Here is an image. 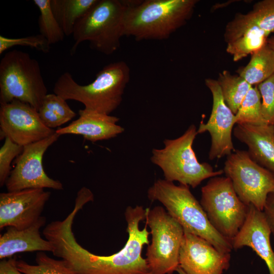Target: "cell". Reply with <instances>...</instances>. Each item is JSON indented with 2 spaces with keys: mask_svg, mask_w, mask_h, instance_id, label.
<instances>
[{
  "mask_svg": "<svg viewBox=\"0 0 274 274\" xmlns=\"http://www.w3.org/2000/svg\"><path fill=\"white\" fill-rule=\"evenodd\" d=\"M129 80V67L119 61L105 66L93 81L86 85L79 84L66 72L55 83L53 92L65 100L81 102L85 109L110 115L120 105Z\"/></svg>",
  "mask_w": 274,
  "mask_h": 274,
  "instance_id": "cell-3",
  "label": "cell"
},
{
  "mask_svg": "<svg viewBox=\"0 0 274 274\" xmlns=\"http://www.w3.org/2000/svg\"><path fill=\"white\" fill-rule=\"evenodd\" d=\"M79 211L75 207L64 220L50 222L44 229L43 234L51 244L55 256L65 261L76 274H149L142 251L150 242V232L146 225L140 228L145 219L146 209L141 206L127 207L124 213L127 241L118 252L107 256L94 254L77 242L73 224Z\"/></svg>",
  "mask_w": 274,
  "mask_h": 274,
  "instance_id": "cell-1",
  "label": "cell"
},
{
  "mask_svg": "<svg viewBox=\"0 0 274 274\" xmlns=\"http://www.w3.org/2000/svg\"><path fill=\"white\" fill-rule=\"evenodd\" d=\"M97 0H50L53 13L65 36L72 35L77 21Z\"/></svg>",
  "mask_w": 274,
  "mask_h": 274,
  "instance_id": "cell-21",
  "label": "cell"
},
{
  "mask_svg": "<svg viewBox=\"0 0 274 274\" xmlns=\"http://www.w3.org/2000/svg\"><path fill=\"white\" fill-rule=\"evenodd\" d=\"M230 260V253L221 252L203 238L184 231L179 266L187 273L223 274Z\"/></svg>",
  "mask_w": 274,
  "mask_h": 274,
  "instance_id": "cell-15",
  "label": "cell"
},
{
  "mask_svg": "<svg viewBox=\"0 0 274 274\" xmlns=\"http://www.w3.org/2000/svg\"><path fill=\"white\" fill-rule=\"evenodd\" d=\"M197 0L128 1L124 36L137 41L168 38L191 17Z\"/></svg>",
  "mask_w": 274,
  "mask_h": 274,
  "instance_id": "cell-2",
  "label": "cell"
},
{
  "mask_svg": "<svg viewBox=\"0 0 274 274\" xmlns=\"http://www.w3.org/2000/svg\"><path fill=\"white\" fill-rule=\"evenodd\" d=\"M0 128L1 138H8L23 147L56 132L44 124L36 109L17 99L1 105Z\"/></svg>",
  "mask_w": 274,
  "mask_h": 274,
  "instance_id": "cell-12",
  "label": "cell"
},
{
  "mask_svg": "<svg viewBox=\"0 0 274 274\" xmlns=\"http://www.w3.org/2000/svg\"><path fill=\"white\" fill-rule=\"evenodd\" d=\"M38 113L44 124L52 129L65 124L76 116L66 100L55 93L45 96Z\"/></svg>",
  "mask_w": 274,
  "mask_h": 274,
  "instance_id": "cell-23",
  "label": "cell"
},
{
  "mask_svg": "<svg viewBox=\"0 0 274 274\" xmlns=\"http://www.w3.org/2000/svg\"><path fill=\"white\" fill-rule=\"evenodd\" d=\"M200 203L213 227L232 244L245 222L249 206L239 198L230 179L211 178L201 188Z\"/></svg>",
  "mask_w": 274,
  "mask_h": 274,
  "instance_id": "cell-9",
  "label": "cell"
},
{
  "mask_svg": "<svg viewBox=\"0 0 274 274\" xmlns=\"http://www.w3.org/2000/svg\"><path fill=\"white\" fill-rule=\"evenodd\" d=\"M271 234L262 211L249 205L245 222L232 241L233 249L251 248L265 263L269 274H274V251L270 242Z\"/></svg>",
  "mask_w": 274,
  "mask_h": 274,
  "instance_id": "cell-16",
  "label": "cell"
},
{
  "mask_svg": "<svg viewBox=\"0 0 274 274\" xmlns=\"http://www.w3.org/2000/svg\"><path fill=\"white\" fill-rule=\"evenodd\" d=\"M262 212L274 237V191L268 195Z\"/></svg>",
  "mask_w": 274,
  "mask_h": 274,
  "instance_id": "cell-32",
  "label": "cell"
},
{
  "mask_svg": "<svg viewBox=\"0 0 274 274\" xmlns=\"http://www.w3.org/2000/svg\"><path fill=\"white\" fill-rule=\"evenodd\" d=\"M40 15L38 18L40 33L52 45L63 40L65 35L52 11L50 0H33Z\"/></svg>",
  "mask_w": 274,
  "mask_h": 274,
  "instance_id": "cell-27",
  "label": "cell"
},
{
  "mask_svg": "<svg viewBox=\"0 0 274 274\" xmlns=\"http://www.w3.org/2000/svg\"><path fill=\"white\" fill-rule=\"evenodd\" d=\"M223 172L239 198L262 211L268 195L274 191V175L255 162L248 151L238 150L227 156Z\"/></svg>",
  "mask_w": 274,
  "mask_h": 274,
  "instance_id": "cell-10",
  "label": "cell"
},
{
  "mask_svg": "<svg viewBox=\"0 0 274 274\" xmlns=\"http://www.w3.org/2000/svg\"><path fill=\"white\" fill-rule=\"evenodd\" d=\"M15 258H9L1 260L0 262V274H23L16 266Z\"/></svg>",
  "mask_w": 274,
  "mask_h": 274,
  "instance_id": "cell-33",
  "label": "cell"
},
{
  "mask_svg": "<svg viewBox=\"0 0 274 274\" xmlns=\"http://www.w3.org/2000/svg\"><path fill=\"white\" fill-rule=\"evenodd\" d=\"M205 84L212 94V109L208 121L200 123L197 132L210 133L211 144L209 158L213 160L228 156L235 150L232 132L236 122L235 114L225 104L217 80L206 79Z\"/></svg>",
  "mask_w": 274,
  "mask_h": 274,
  "instance_id": "cell-13",
  "label": "cell"
},
{
  "mask_svg": "<svg viewBox=\"0 0 274 274\" xmlns=\"http://www.w3.org/2000/svg\"><path fill=\"white\" fill-rule=\"evenodd\" d=\"M236 73L252 86L258 85L274 74V50L266 43L253 53L248 63Z\"/></svg>",
  "mask_w": 274,
  "mask_h": 274,
  "instance_id": "cell-22",
  "label": "cell"
},
{
  "mask_svg": "<svg viewBox=\"0 0 274 274\" xmlns=\"http://www.w3.org/2000/svg\"><path fill=\"white\" fill-rule=\"evenodd\" d=\"M25 46L43 53L49 52L51 44L41 34L19 38H9L0 36V54L15 46Z\"/></svg>",
  "mask_w": 274,
  "mask_h": 274,
  "instance_id": "cell-29",
  "label": "cell"
},
{
  "mask_svg": "<svg viewBox=\"0 0 274 274\" xmlns=\"http://www.w3.org/2000/svg\"><path fill=\"white\" fill-rule=\"evenodd\" d=\"M127 6L128 1L97 0L75 24L71 53L74 54L78 46L85 41L89 42L90 48L105 55L116 52L124 36Z\"/></svg>",
  "mask_w": 274,
  "mask_h": 274,
  "instance_id": "cell-5",
  "label": "cell"
},
{
  "mask_svg": "<svg viewBox=\"0 0 274 274\" xmlns=\"http://www.w3.org/2000/svg\"><path fill=\"white\" fill-rule=\"evenodd\" d=\"M145 220L151 235L146 253L149 274H172L179 266L183 227L162 206L146 208Z\"/></svg>",
  "mask_w": 274,
  "mask_h": 274,
  "instance_id": "cell-8",
  "label": "cell"
},
{
  "mask_svg": "<svg viewBox=\"0 0 274 274\" xmlns=\"http://www.w3.org/2000/svg\"><path fill=\"white\" fill-rule=\"evenodd\" d=\"M79 117L68 125L55 130L61 135H81L92 142L109 140L117 136L124 128L117 124L119 119L114 116L99 113L85 109L79 111Z\"/></svg>",
  "mask_w": 274,
  "mask_h": 274,
  "instance_id": "cell-18",
  "label": "cell"
},
{
  "mask_svg": "<svg viewBox=\"0 0 274 274\" xmlns=\"http://www.w3.org/2000/svg\"><path fill=\"white\" fill-rule=\"evenodd\" d=\"M224 40L226 52L234 61H239L259 50L267 43L268 36L249 14L237 13L226 25Z\"/></svg>",
  "mask_w": 274,
  "mask_h": 274,
  "instance_id": "cell-17",
  "label": "cell"
},
{
  "mask_svg": "<svg viewBox=\"0 0 274 274\" xmlns=\"http://www.w3.org/2000/svg\"><path fill=\"white\" fill-rule=\"evenodd\" d=\"M267 44L274 50V36L267 39Z\"/></svg>",
  "mask_w": 274,
  "mask_h": 274,
  "instance_id": "cell-34",
  "label": "cell"
},
{
  "mask_svg": "<svg viewBox=\"0 0 274 274\" xmlns=\"http://www.w3.org/2000/svg\"><path fill=\"white\" fill-rule=\"evenodd\" d=\"M197 134L196 126L192 124L179 138L164 140L163 148L152 149L151 161L162 169L165 180L195 188L203 180L224 173L199 162L192 148Z\"/></svg>",
  "mask_w": 274,
  "mask_h": 274,
  "instance_id": "cell-6",
  "label": "cell"
},
{
  "mask_svg": "<svg viewBox=\"0 0 274 274\" xmlns=\"http://www.w3.org/2000/svg\"><path fill=\"white\" fill-rule=\"evenodd\" d=\"M257 87L261 95L263 118L267 124L274 125V74Z\"/></svg>",
  "mask_w": 274,
  "mask_h": 274,
  "instance_id": "cell-31",
  "label": "cell"
},
{
  "mask_svg": "<svg viewBox=\"0 0 274 274\" xmlns=\"http://www.w3.org/2000/svg\"><path fill=\"white\" fill-rule=\"evenodd\" d=\"M216 80L225 104L235 115L252 86L238 74L227 70L220 73Z\"/></svg>",
  "mask_w": 274,
  "mask_h": 274,
  "instance_id": "cell-24",
  "label": "cell"
},
{
  "mask_svg": "<svg viewBox=\"0 0 274 274\" xmlns=\"http://www.w3.org/2000/svg\"><path fill=\"white\" fill-rule=\"evenodd\" d=\"M176 271L179 274H188L185 271H184L180 266L178 267V268L176 270Z\"/></svg>",
  "mask_w": 274,
  "mask_h": 274,
  "instance_id": "cell-35",
  "label": "cell"
},
{
  "mask_svg": "<svg viewBox=\"0 0 274 274\" xmlns=\"http://www.w3.org/2000/svg\"><path fill=\"white\" fill-rule=\"evenodd\" d=\"M47 92L36 59L17 49L5 53L0 61L1 105L17 99L38 111Z\"/></svg>",
  "mask_w": 274,
  "mask_h": 274,
  "instance_id": "cell-7",
  "label": "cell"
},
{
  "mask_svg": "<svg viewBox=\"0 0 274 274\" xmlns=\"http://www.w3.org/2000/svg\"><path fill=\"white\" fill-rule=\"evenodd\" d=\"M24 147L6 138L0 149V186L3 187L11 173V164L22 152Z\"/></svg>",
  "mask_w": 274,
  "mask_h": 274,
  "instance_id": "cell-30",
  "label": "cell"
},
{
  "mask_svg": "<svg viewBox=\"0 0 274 274\" xmlns=\"http://www.w3.org/2000/svg\"><path fill=\"white\" fill-rule=\"evenodd\" d=\"M36 264L32 265L22 260H16L17 269L23 274H76L62 259L57 260L44 252H38Z\"/></svg>",
  "mask_w": 274,
  "mask_h": 274,
  "instance_id": "cell-25",
  "label": "cell"
},
{
  "mask_svg": "<svg viewBox=\"0 0 274 274\" xmlns=\"http://www.w3.org/2000/svg\"><path fill=\"white\" fill-rule=\"evenodd\" d=\"M236 124H266L262 115L261 98L257 86L250 89L235 115Z\"/></svg>",
  "mask_w": 274,
  "mask_h": 274,
  "instance_id": "cell-26",
  "label": "cell"
},
{
  "mask_svg": "<svg viewBox=\"0 0 274 274\" xmlns=\"http://www.w3.org/2000/svg\"><path fill=\"white\" fill-rule=\"evenodd\" d=\"M233 134L255 162L274 175V125L236 124Z\"/></svg>",
  "mask_w": 274,
  "mask_h": 274,
  "instance_id": "cell-19",
  "label": "cell"
},
{
  "mask_svg": "<svg viewBox=\"0 0 274 274\" xmlns=\"http://www.w3.org/2000/svg\"><path fill=\"white\" fill-rule=\"evenodd\" d=\"M60 136L55 132L49 137L24 146L5 183L8 191L26 189H63L62 183L48 176L43 165L44 154Z\"/></svg>",
  "mask_w": 274,
  "mask_h": 274,
  "instance_id": "cell-11",
  "label": "cell"
},
{
  "mask_svg": "<svg viewBox=\"0 0 274 274\" xmlns=\"http://www.w3.org/2000/svg\"><path fill=\"white\" fill-rule=\"evenodd\" d=\"M248 13L256 25L268 37L274 32V0L256 3Z\"/></svg>",
  "mask_w": 274,
  "mask_h": 274,
  "instance_id": "cell-28",
  "label": "cell"
},
{
  "mask_svg": "<svg viewBox=\"0 0 274 274\" xmlns=\"http://www.w3.org/2000/svg\"><path fill=\"white\" fill-rule=\"evenodd\" d=\"M46 222L41 216L28 227L18 229L10 227L0 237V259L11 258L18 253L51 252L53 248L47 239L41 237L40 229Z\"/></svg>",
  "mask_w": 274,
  "mask_h": 274,
  "instance_id": "cell-20",
  "label": "cell"
},
{
  "mask_svg": "<svg viewBox=\"0 0 274 274\" xmlns=\"http://www.w3.org/2000/svg\"><path fill=\"white\" fill-rule=\"evenodd\" d=\"M147 196L151 201L160 202L184 231L203 238L221 252L230 253L231 242L213 227L189 186L158 179L148 189Z\"/></svg>",
  "mask_w": 274,
  "mask_h": 274,
  "instance_id": "cell-4",
  "label": "cell"
},
{
  "mask_svg": "<svg viewBox=\"0 0 274 274\" xmlns=\"http://www.w3.org/2000/svg\"><path fill=\"white\" fill-rule=\"evenodd\" d=\"M50 192L44 189H26L0 194V229H22L41 217Z\"/></svg>",
  "mask_w": 274,
  "mask_h": 274,
  "instance_id": "cell-14",
  "label": "cell"
}]
</instances>
